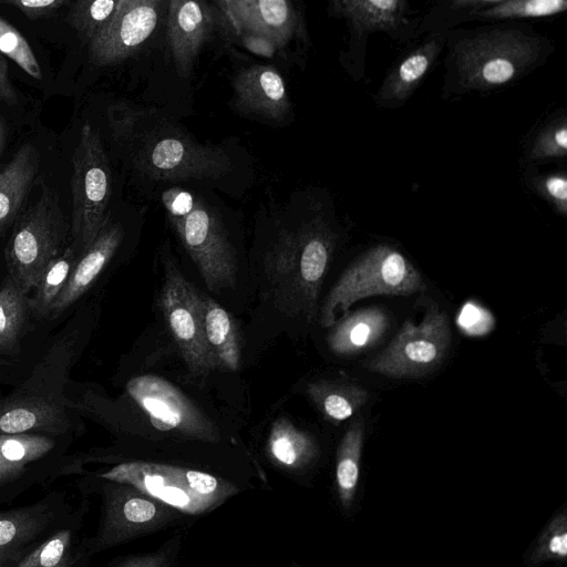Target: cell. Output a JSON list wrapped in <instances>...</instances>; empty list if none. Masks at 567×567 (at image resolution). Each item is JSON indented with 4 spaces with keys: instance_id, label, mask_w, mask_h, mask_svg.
Instances as JSON below:
<instances>
[{
    "instance_id": "7a4b0ae2",
    "label": "cell",
    "mask_w": 567,
    "mask_h": 567,
    "mask_svg": "<svg viewBox=\"0 0 567 567\" xmlns=\"http://www.w3.org/2000/svg\"><path fill=\"white\" fill-rule=\"evenodd\" d=\"M548 41L532 30L496 25L462 34L450 44L449 72L458 92L501 89L538 65Z\"/></svg>"
},
{
    "instance_id": "f1b7e54d",
    "label": "cell",
    "mask_w": 567,
    "mask_h": 567,
    "mask_svg": "<svg viewBox=\"0 0 567 567\" xmlns=\"http://www.w3.org/2000/svg\"><path fill=\"white\" fill-rule=\"evenodd\" d=\"M79 250L72 245L53 259L41 274L29 298L30 309L40 317H49L51 307L64 288L79 258Z\"/></svg>"
},
{
    "instance_id": "6da1fadb",
    "label": "cell",
    "mask_w": 567,
    "mask_h": 567,
    "mask_svg": "<svg viewBox=\"0 0 567 567\" xmlns=\"http://www.w3.org/2000/svg\"><path fill=\"white\" fill-rule=\"evenodd\" d=\"M336 245L337 234L321 216L278 233L264 256V274L269 296L281 312L308 322L317 317Z\"/></svg>"
},
{
    "instance_id": "7c38bea8",
    "label": "cell",
    "mask_w": 567,
    "mask_h": 567,
    "mask_svg": "<svg viewBox=\"0 0 567 567\" xmlns=\"http://www.w3.org/2000/svg\"><path fill=\"white\" fill-rule=\"evenodd\" d=\"M197 292L174 259H165L159 306L189 372L200 377L216 369V364L204 336Z\"/></svg>"
},
{
    "instance_id": "277c9868",
    "label": "cell",
    "mask_w": 567,
    "mask_h": 567,
    "mask_svg": "<svg viewBox=\"0 0 567 567\" xmlns=\"http://www.w3.org/2000/svg\"><path fill=\"white\" fill-rule=\"evenodd\" d=\"M66 234L58 197L42 185L39 199L17 219L7 241L9 280L27 295L33 290L47 266L64 250Z\"/></svg>"
},
{
    "instance_id": "44dd1931",
    "label": "cell",
    "mask_w": 567,
    "mask_h": 567,
    "mask_svg": "<svg viewBox=\"0 0 567 567\" xmlns=\"http://www.w3.org/2000/svg\"><path fill=\"white\" fill-rule=\"evenodd\" d=\"M122 238V226L107 221L92 244L79 255L64 288L51 307L50 318L59 317L90 289L114 256Z\"/></svg>"
},
{
    "instance_id": "d4e9b609",
    "label": "cell",
    "mask_w": 567,
    "mask_h": 567,
    "mask_svg": "<svg viewBox=\"0 0 567 567\" xmlns=\"http://www.w3.org/2000/svg\"><path fill=\"white\" fill-rule=\"evenodd\" d=\"M204 336L216 369L236 371L240 365V348L235 320L215 300L197 292Z\"/></svg>"
},
{
    "instance_id": "ba28073f",
    "label": "cell",
    "mask_w": 567,
    "mask_h": 567,
    "mask_svg": "<svg viewBox=\"0 0 567 567\" xmlns=\"http://www.w3.org/2000/svg\"><path fill=\"white\" fill-rule=\"evenodd\" d=\"M451 327L446 312L430 307L420 322L406 320L391 342L367 364L393 379H415L437 369L449 354Z\"/></svg>"
},
{
    "instance_id": "484cf974",
    "label": "cell",
    "mask_w": 567,
    "mask_h": 567,
    "mask_svg": "<svg viewBox=\"0 0 567 567\" xmlns=\"http://www.w3.org/2000/svg\"><path fill=\"white\" fill-rule=\"evenodd\" d=\"M267 449L274 461L290 470L305 468L319 453L316 440L285 417L272 423Z\"/></svg>"
},
{
    "instance_id": "3957f363",
    "label": "cell",
    "mask_w": 567,
    "mask_h": 567,
    "mask_svg": "<svg viewBox=\"0 0 567 567\" xmlns=\"http://www.w3.org/2000/svg\"><path fill=\"white\" fill-rule=\"evenodd\" d=\"M424 290L426 285L413 264L400 250L380 244L342 272L320 309V323L331 327L354 302L368 297H406Z\"/></svg>"
},
{
    "instance_id": "8992f818",
    "label": "cell",
    "mask_w": 567,
    "mask_h": 567,
    "mask_svg": "<svg viewBox=\"0 0 567 567\" xmlns=\"http://www.w3.org/2000/svg\"><path fill=\"white\" fill-rule=\"evenodd\" d=\"M71 178L73 246L80 254L109 221L112 175L100 134L89 123L82 126L72 156Z\"/></svg>"
},
{
    "instance_id": "8d00e7d4",
    "label": "cell",
    "mask_w": 567,
    "mask_h": 567,
    "mask_svg": "<svg viewBox=\"0 0 567 567\" xmlns=\"http://www.w3.org/2000/svg\"><path fill=\"white\" fill-rule=\"evenodd\" d=\"M178 543L172 539L156 551L118 557L113 561L112 567H174Z\"/></svg>"
},
{
    "instance_id": "e575fe53",
    "label": "cell",
    "mask_w": 567,
    "mask_h": 567,
    "mask_svg": "<svg viewBox=\"0 0 567 567\" xmlns=\"http://www.w3.org/2000/svg\"><path fill=\"white\" fill-rule=\"evenodd\" d=\"M524 178L529 188L548 203L559 215L567 214V176L565 171L537 173L527 169Z\"/></svg>"
},
{
    "instance_id": "ac0fdd59",
    "label": "cell",
    "mask_w": 567,
    "mask_h": 567,
    "mask_svg": "<svg viewBox=\"0 0 567 567\" xmlns=\"http://www.w3.org/2000/svg\"><path fill=\"white\" fill-rule=\"evenodd\" d=\"M206 1L171 0L167 3V40L178 74L187 78L217 22Z\"/></svg>"
},
{
    "instance_id": "ab89813d",
    "label": "cell",
    "mask_w": 567,
    "mask_h": 567,
    "mask_svg": "<svg viewBox=\"0 0 567 567\" xmlns=\"http://www.w3.org/2000/svg\"><path fill=\"white\" fill-rule=\"evenodd\" d=\"M91 556L85 553L78 557L75 560L71 561L70 564L63 566V567H85L90 560Z\"/></svg>"
},
{
    "instance_id": "1f68e13d",
    "label": "cell",
    "mask_w": 567,
    "mask_h": 567,
    "mask_svg": "<svg viewBox=\"0 0 567 567\" xmlns=\"http://www.w3.org/2000/svg\"><path fill=\"white\" fill-rule=\"evenodd\" d=\"M567 155V116L558 112L537 128L525 146L529 162L563 159Z\"/></svg>"
},
{
    "instance_id": "30bf717a",
    "label": "cell",
    "mask_w": 567,
    "mask_h": 567,
    "mask_svg": "<svg viewBox=\"0 0 567 567\" xmlns=\"http://www.w3.org/2000/svg\"><path fill=\"white\" fill-rule=\"evenodd\" d=\"M207 287L217 291L234 286L237 262L233 246L214 209L195 195L181 216H167Z\"/></svg>"
},
{
    "instance_id": "f35d334b",
    "label": "cell",
    "mask_w": 567,
    "mask_h": 567,
    "mask_svg": "<svg viewBox=\"0 0 567 567\" xmlns=\"http://www.w3.org/2000/svg\"><path fill=\"white\" fill-rule=\"evenodd\" d=\"M0 101H4L10 104H13L17 102V94L11 85L9 74H8V64L1 53H0Z\"/></svg>"
},
{
    "instance_id": "74e56055",
    "label": "cell",
    "mask_w": 567,
    "mask_h": 567,
    "mask_svg": "<svg viewBox=\"0 0 567 567\" xmlns=\"http://www.w3.org/2000/svg\"><path fill=\"white\" fill-rule=\"evenodd\" d=\"M20 10L30 20H38L54 14L61 7L70 4L66 0H2Z\"/></svg>"
},
{
    "instance_id": "603a6c76",
    "label": "cell",
    "mask_w": 567,
    "mask_h": 567,
    "mask_svg": "<svg viewBox=\"0 0 567 567\" xmlns=\"http://www.w3.org/2000/svg\"><path fill=\"white\" fill-rule=\"evenodd\" d=\"M389 326V315L383 308L359 309L347 313L331 326L327 342L330 350L338 355H354L375 346Z\"/></svg>"
},
{
    "instance_id": "52a82bcc",
    "label": "cell",
    "mask_w": 567,
    "mask_h": 567,
    "mask_svg": "<svg viewBox=\"0 0 567 567\" xmlns=\"http://www.w3.org/2000/svg\"><path fill=\"white\" fill-rule=\"evenodd\" d=\"M99 480L102 482L95 486V493L102 499L100 524L93 536L84 538L91 557L156 532L174 522L181 513L133 486Z\"/></svg>"
},
{
    "instance_id": "e0dca14e",
    "label": "cell",
    "mask_w": 567,
    "mask_h": 567,
    "mask_svg": "<svg viewBox=\"0 0 567 567\" xmlns=\"http://www.w3.org/2000/svg\"><path fill=\"white\" fill-rule=\"evenodd\" d=\"M216 6L235 32L262 38L276 48L302 30L298 11L287 0H226Z\"/></svg>"
},
{
    "instance_id": "836d02e7",
    "label": "cell",
    "mask_w": 567,
    "mask_h": 567,
    "mask_svg": "<svg viewBox=\"0 0 567 567\" xmlns=\"http://www.w3.org/2000/svg\"><path fill=\"white\" fill-rule=\"evenodd\" d=\"M567 555V512L564 507L540 532L533 544L527 561L538 566L549 560H565Z\"/></svg>"
},
{
    "instance_id": "7402d4cb",
    "label": "cell",
    "mask_w": 567,
    "mask_h": 567,
    "mask_svg": "<svg viewBox=\"0 0 567 567\" xmlns=\"http://www.w3.org/2000/svg\"><path fill=\"white\" fill-rule=\"evenodd\" d=\"M68 429L64 409L49 398L0 401V435L37 433L55 437Z\"/></svg>"
},
{
    "instance_id": "d590c367",
    "label": "cell",
    "mask_w": 567,
    "mask_h": 567,
    "mask_svg": "<svg viewBox=\"0 0 567 567\" xmlns=\"http://www.w3.org/2000/svg\"><path fill=\"white\" fill-rule=\"evenodd\" d=\"M0 53L9 56L33 79H42L40 65L28 41L2 17H0Z\"/></svg>"
},
{
    "instance_id": "60d3db41",
    "label": "cell",
    "mask_w": 567,
    "mask_h": 567,
    "mask_svg": "<svg viewBox=\"0 0 567 567\" xmlns=\"http://www.w3.org/2000/svg\"><path fill=\"white\" fill-rule=\"evenodd\" d=\"M4 140H6L4 127H3V125L0 123V155H1L2 150H3Z\"/></svg>"
},
{
    "instance_id": "f546056e",
    "label": "cell",
    "mask_w": 567,
    "mask_h": 567,
    "mask_svg": "<svg viewBox=\"0 0 567 567\" xmlns=\"http://www.w3.org/2000/svg\"><path fill=\"white\" fill-rule=\"evenodd\" d=\"M29 309L28 295L11 280L0 286V352L17 349Z\"/></svg>"
},
{
    "instance_id": "4316f807",
    "label": "cell",
    "mask_w": 567,
    "mask_h": 567,
    "mask_svg": "<svg viewBox=\"0 0 567 567\" xmlns=\"http://www.w3.org/2000/svg\"><path fill=\"white\" fill-rule=\"evenodd\" d=\"M308 394L331 422L350 419L369 400V392L354 383L320 380L308 385Z\"/></svg>"
},
{
    "instance_id": "9c48e42d",
    "label": "cell",
    "mask_w": 567,
    "mask_h": 567,
    "mask_svg": "<svg viewBox=\"0 0 567 567\" xmlns=\"http://www.w3.org/2000/svg\"><path fill=\"white\" fill-rule=\"evenodd\" d=\"M133 162L147 177L169 182L214 179L230 168L223 150L198 144L176 130L142 136Z\"/></svg>"
},
{
    "instance_id": "2e32d148",
    "label": "cell",
    "mask_w": 567,
    "mask_h": 567,
    "mask_svg": "<svg viewBox=\"0 0 567 567\" xmlns=\"http://www.w3.org/2000/svg\"><path fill=\"white\" fill-rule=\"evenodd\" d=\"M159 0H121L110 23L91 41L90 56L97 65H112L132 55L154 32Z\"/></svg>"
},
{
    "instance_id": "4fadbf2b",
    "label": "cell",
    "mask_w": 567,
    "mask_h": 567,
    "mask_svg": "<svg viewBox=\"0 0 567 567\" xmlns=\"http://www.w3.org/2000/svg\"><path fill=\"white\" fill-rule=\"evenodd\" d=\"M127 391L157 430L205 442L219 440L215 424L171 382L157 375H141L128 381Z\"/></svg>"
},
{
    "instance_id": "cb8c5ba5",
    "label": "cell",
    "mask_w": 567,
    "mask_h": 567,
    "mask_svg": "<svg viewBox=\"0 0 567 567\" xmlns=\"http://www.w3.org/2000/svg\"><path fill=\"white\" fill-rule=\"evenodd\" d=\"M39 168V153L23 144L0 169V236L16 220Z\"/></svg>"
},
{
    "instance_id": "5b68a950",
    "label": "cell",
    "mask_w": 567,
    "mask_h": 567,
    "mask_svg": "<svg viewBox=\"0 0 567 567\" xmlns=\"http://www.w3.org/2000/svg\"><path fill=\"white\" fill-rule=\"evenodd\" d=\"M97 477L133 486L185 514L204 513L234 492L209 473L148 462L122 463Z\"/></svg>"
},
{
    "instance_id": "8fae6325",
    "label": "cell",
    "mask_w": 567,
    "mask_h": 567,
    "mask_svg": "<svg viewBox=\"0 0 567 567\" xmlns=\"http://www.w3.org/2000/svg\"><path fill=\"white\" fill-rule=\"evenodd\" d=\"M87 511L73 508L62 492H50L22 507L0 511V567H14L29 551Z\"/></svg>"
},
{
    "instance_id": "9a60e30c",
    "label": "cell",
    "mask_w": 567,
    "mask_h": 567,
    "mask_svg": "<svg viewBox=\"0 0 567 567\" xmlns=\"http://www.w3.org/2000/svg\"><path fill=\"white\" fill-rule=\"evenodd\" d=\"M328 10L348 23L349 53L357 63L359 79L364 70L365 43L370 33L384 32L402 41L413 35L415 30L409 3L404 0H334L329 3Z\"/></svg>"
},
{
    "instance_id": "d6a6232c",
    "label": "cell",
    "mask_w": 567,
    "mask_h": 567,
    "mask_svg": "<svg viewBox=\"0 0 567 567\" xmlns=\"http://www.w3.org/2000/svg\"><path fill=\"white\" fill-rule=\"evenodd\" d=\"M121 0H79L70 3L66 21L86 41H93L115 16Z\"/></svg>"
},
{
    "instance_id": "4dcf8cb0",
    "label": "cell",
    "mask_w": 567,
    "mask_h": 567,
    "mask_svg": "<svg viewBox=\"0 0 567 567\" xmlns=\"http://www.w3.org/2000/svg\"><path fill=\"white\" fill-rule=\"evenodd\" d=\"M567 10L565 0H496L492 6L472 13L467 20L499 21L547 18Z\"/></svg>"
},
{
    "instance_id": "d6986e66",
    "label": "cell",
    "mask_w": 567,
    "mask_h": 567,
    "mask_svg": "<svg viewBox=\"0 0 567 567\" xmlns=\"http://www.w3.org/2000/svg\"><path fill=\"white\" fill-rule=\"evenodd\" d=\"M447 38V30L433 31L406 52L388 72L374 96L375 103L384 109L404 105L433 68Z\"/></svg>"
},
{
    "instance_id": "ffe728a7",
    "label": "cell",
    "mask_w": 567,
    "mask_h": 567,
    "mask_svg": "<svg viewBox=\"0 0 567 567\" xmlns=\"http://www.w3.org/2000/svg\"><path fill=\"white\" fill-rule=\"evenodd\" d=\"M235 106L244 114L280 122L291 111L281 75L271 66L252 65L233 80Z\"/></svg>"
},
{
    "instance_id": "5bb4252c",
    "label": "cell",
    "mask_w": 567,
    "mask_h": 567,
    "mask_svg": "<svg viewBox=\"0 0 567 567\" xmlns=\"http://www.w3.org/2000/svg\"><path fill=\"white\" fill-rule=\"evenodd\" d=\"M55 449V437L45 434L0 435V505L35 484L60 476L50 465Z\"/></svg>"
},
{
    "instance_id": "83f0119b",
    "label": "cell",
    "mask_w": 567,
    "mask_h": 567,
    "mask_svg": "<svg viewBox=\"0 0 567 567\" xmlns=\"http://www.w3.org/2000/svg\"><path fill=\"white\" fill-rule=\"evenodd\" d=\"M364 441V421L355 419L343 434L336 463V484L341 505L348 509L355 496Z\"/></svg>"
}]
</instances>
